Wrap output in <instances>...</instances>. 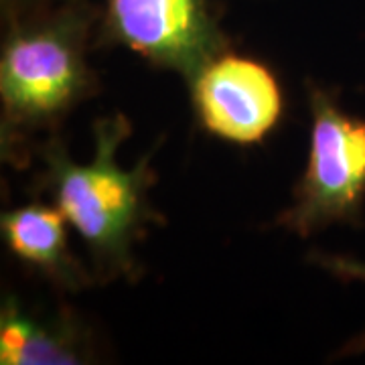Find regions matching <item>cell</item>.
<instances>
[{
    "instance_id": "cell-2",
    "label": "cell",
    "mask_w": 365,
    "mask_h": 365,
    "mask_svg": "<svg viewBox=\"0 0 365 365\" xmlns=\"http://www.w3.org/2000/svg\"><path fill=\"white\" fill-rule=\"evenodd\" d=\"M91 14L83 9L13 23L0 51L2 153L26 134L55 128L96 88L88 63Z\"/></svg>"
},
{
    "instance_id": "cell-3",
    "label": "cell",
    "mask_w": 365,
    "mask_h": 365,
    "mask_svg": "<svg viewBox=\"0 0 365 365\" xmlns=\"http://www.w3.org/2000/svg\"><path fill=\"white\" fill-rule=\"evenodd\" d=\"M311 138L292 203L276 223L309 237L333 223L361 225L365 207V118L347 114L331 91L309 83Z\"/></svg>"
},
{
    "instance_id": "cell-1",
    "label": "cell",
    "mask_w": 365,
    "mask_h": 365,
    "mask_svg": "<svg viewBox=\"0 0 365 365\" xmlns=\"http://www.w3.org/2000/svg\"><path fill=\"white\" fill-rule=\"evenodd\" d=\"M130 132L124 114L96 120L93 155L86 163L69 157L55 136L37 148V187L78 232L100 278H136L134 244L146 223L157 220L148 205V189L155 182L150 157L132 169L118 163V148Z\"/></svg>"
},
{
    "instance_id": "cell-6",
    "label": "cell",
    "mask_w": 365,
    "mask_h": 365,
    "mask_svg": "<svg viewBox=\"0 0 365 365\" xmlns=\"http://www.w3.org/2000/svg\"><path fill=\"white\" fill-rule=\"evenodd\" d=\"M88 327L69 311L45 313L13 294L0 307V364L79 365L93 359Z\"/></svg>"
},
{
    "instance_id": "cell-5",
    "label": "cell",
    "mask_w": 365,
    "mask_h": 365,
    "mask_svg": "<svg viewBox=\"0 0 365 365\" xmlns=\"http://www.w3.org/2000/svg\"><path fill=\"white\" fill-rule=\"evenodd\" d=\"M187 88L201 128L240 146L262 143L284 112L272 69L230 49L211 59Z\"/></svg>"
},
{
    "instance_id": "cell-7",
    "label": "cell",
    "mask_w": 365,
    "mask_h": 365,
    "mask_svg": "<svg viewBox=\"0 0 365 365\" xmlns=\"http://www.w3.org/2000/svg\"><path fill=\"white\" fill-rule=\"evenodd\" d=\"M69 222L61 209L47 201H31L0 215L4 244L16 260L49 278L61 290L79 292L91 284V276L69 250Z\"/></svg>"
},
{
    "instance_id": "cell-4",
    "label": "cell",
    "mask_w": 365,
    "mask_h": 365,
    "mask_svg": "<svg viewBox=\"0 0 365 365\" xmlns=\"http://www.w3.org/2000/svg\"><path fill=\"white\" fill-rule=\"evenodd\" d=\"M100 43L138 53L185 83L230 47L207 0H106Z\"/></svg>"
},
{
    "instance_id": "cell-8",
    "label": "cell",
    "mask_w": 365,
    "mask_h": 365,
    "mask_svg": "<svg viewBox=\"0 0 365 365\" xmlns=\"http://www.w3.org/2000/svg\"><path fill=\"white\" fill-rule=\"evenodd\" d=\"M313 262L321 266L331 276L347 280V282H365V262L355 260L349 256H335V254H313ZM351 351H364L365 349V331L353 341Z\"/></svg>"
}]
</instances>
